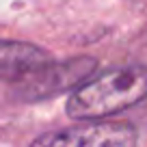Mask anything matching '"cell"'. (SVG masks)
I'll return each mask as SVG.
<instances>
[{
    "mask_svg": "<svg viewBox=\"0 0 147 147\" xmlns=\"http://www.w3.org/2000/svg\"><path fill=\"white\" fill-rule=\"evenodd\" d=\"M147 97V69L123 65L84 80L67 100V115L78 121H97L136 106Z\"/></svg>",
    "mask_w": 147,
    "mask_h": 147,
    "instance_id": "cell-1",
    "label": "cell"
},
{
    "mask_svg": "<svg viewBox=\"0 0 147 147\" xmlns=\"http://www.w3.org/2000/svg\"><path fill=\"white\" fill-rule=\"evenodd\" d=\"M30 147H136V128L128 121H87L41 134Z\"/></svg>",
    "mask_w": 147,
    "mask_h": 147,
    "instance_id": "cell-2",
    "label": "cell"
},
{
    "mask_svg": "<svg viewBox=\"0 0 147 147\" xmlns=\"http://www.w3.org/2000/svg\"><path fill=\"white\" fill-rule=\"evenodd\" d=\"M97 67V61L91 56H76L63 63H46L43 67L18 78V93L24 100H43V97L76 89L89 80Z\"/></svg>",
    "mask_w": 147,
    "mask_h": 147,
    "instance_id": "cell-3",
    "label": "cell"
},
{
    "mask_svg": "<svg viewBox=\"0 0 147 147\" xmlns=\"http://www.w3.org/2000/svg\"><path fill=\"white\" fill-rule=\"evenodd\" d=\"M50 63V54L26 41L0 39V80H18Z\"/></svg>",
    "mask_w": 147,
    "mask_h": 147,
    "instance_id": "cell-4",
    "label": "cell"
}]
</instances>
